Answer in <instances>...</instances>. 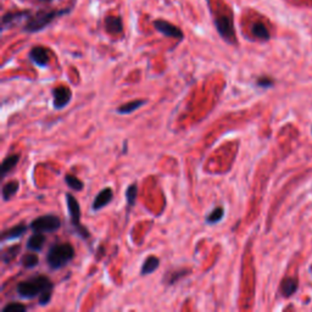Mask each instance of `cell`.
Instances as JSON below:
<instances>
[{
	"instance_id": "1",
	"label": "cell",
	"mask_w": 312,
	"mask_h": 312,
	"mask_svg": "<svg viewBox=\"0 0 312 312\" xmlns=\"http://www.w3.org/2000/svg\"><path fill=\"white\" fill-rule=\"evenodd\" d=\"M54 286L46 276H35L20 282L16 287V293L22 299L39 298V305L47 306L52 301Z\"/></svg>"
},
{
	"instance_id": "2",
	"label": "cell",
	"mask_w": 312,
	"mask_h": 312,
	"mask_svg": "<svg viewBox=\"0 0 312 312\" xmlns=\"http://www.w3.org/2000/svg\"><path fill=\"white\" fill-rule=\"evenodd\" d=\"M72 8L60 9V10H41L35 14H31L23 27V31L27 33H37L47 28L50 23L59 17L70 14Z\"/></svg>"
},
{
	"instance_id": "3",
	"label": "cell",
	"mask_w": 312,
	"mask_h": 312,
	"mask_svg": "<svg viewBox=\"0 0 312 312\" xmlns=\"http://www.w3.org/2000/svg\"><path fill=\"white\" fill-rule=\"evenodd\" d=\"M74 257V249L70 243H55L47 254V263L52 269H60L71 262Z\"/></svg>"
},
{
	"instance_id": "4",
	"label": "cell",
	"mask_w": 312,
	"mask_h": 312,
	"mask_svg": "<svg viewBox=\"0 0 312 312\" xmlns=\"http://www.w3.org/2000/svg\"><path fill=\"white\" fill-rule=\"evenodd\" d=\"M66 205H67L68 214H70V223L73 227L74 232L77 236H80L82 239H88L91 237L89 230L81 223V208L80 204L76 200V198L72 194H66Z\"/></svg>"
},
{
	"instance_id": "5",
	"label": "cell",
	"mask_w": 312,
	"mask_h": 312,
	"mask_svg": "<svg viewBox=\"0 0 312 312\" xmlns=\"http://www.w3.org/2000/svg\"><path fill=\"white\" fill-rule=\"evenodd\" d=\"M61 227V221L56 215H44L29 223V228L37 233H54Z\"/></svg>"
},
{
	"instance_id": "6",
	"label": "cell",
	"mask_w": 312,
	"mask_h": 312,
	"mask_svg": "<svg viewBox=\"0 0 312 312\" xmlns=\"http://www.w3.org/2000/svg\"><path fill=\"white\" fill-rule=\"evenodd\" d=\"M215 27L218 34L221 35L227 43H237L236 29L233 25V17L230 15H218L215 17Z\"/></svg>"
},
{
	"instance_id": "7",
	"label": "cell",
	"mask_w": 312,
	"mask_h": 312,
	"mask_svg": "<svg viewBox=\"0 0 312 312\" xmlns=\"http://www.w3.org/2000/svg\"><path fill=\"white\" fill-rule=\"evenodd\" d=\"M154 25V28L158 32H160L161 34L166 35L169 38H175V39H183L184 38V34H183L182 29L179 27H177L172 23L169 22V21L165 20H155L152 22Z\"/></svg>"
},
{
	"instance_id": "8",
	"label": "cell",
	"mask_w": 312,
	"mask_h": 312,
	"mask_svg": "<svg viewBox=\"0 0 312 312\" xmlns=\"http://www.w3.org/2000/svg\"><path fill=\"white\" fill-rule=\"evenodd\" d=\"M53 105L55 110H61L70 104L72 92L67 87H55L53 89Z\"/></svg>"
},
{
	"instance_id": "9",
	"label": "cell",
	"mask_w": 312,
	"mask_h": 312,
	"mask_svg": "<svg viewBox=\"0 0 312 312\" xmlns=\"http://www.w3.org/2000/svg\"><path fill=\"white\" fill-rule=\"evenodd\" d=\"M31 14L32 13L29 10H21V11H16V13L5 14L2 19V29L4 31V29L10 28V27L20 23L21 21H23V20L27 21V19L31 16Z\"/></svg>"
},
{
	"instance_id": "10",
	"label": "cell",
	"mask_w": 312,
	"mask_h": 312,
	"mask_svg": "<svg viewBox=\"0 0 312 312\" xmlns=\"http://www.w3.org/2000/svg\"><path fill=\"white\" fill-rule=\"evenodd\" d=\"M29 60L38 67H47L49 64V52L44 47H34L29 52Z\"/></svg>"
},
{
	"instance_id": "11",
	"label": "cell",
	"mask_w": 312,
	"mask_h": 312,
	"mask_svg": "<svg viewBox=\"0 0 312 312\" xmlns=\"http://www.w3.org/2000/svg\"><path fill=\"white\" fill-rule=\"evenodd\" d=\"M113 198V191L111 188H105L101 191H99L97 197H95L94 202L92 204V209L94 211H99V210L104 209L105 206H107L109 204L112 202Z\"/></svg>"
},
{
	"instance_id": "12",
	"label": "cell",
	"mask_w": 312,
	"mask_h": 312,
	"mask_svg": "<svg viewBox=\"0 0 312 312\" xmlns=\"http://www.w3.org/2000/svg\"><path fill=\"white\" fill-rule=\"evenodd\" d=\"M104 26L107 33L110 34H121L124 31V22L120 16L116 15H107L104 20Z\"/></svg>"
},
{
	"instance_id": "13",
	"label": "cell",
	"mask_w": 312,
	"mask_h": 312,
	"mask_svg": "<svg viewBox=\"0 0 312 312\" xmlns=\"http://www.w3.org/2000/svg\"><path fill=\"white\" fill-rule=\"evenodd\" d=\"M27 229H28V227L25 226L23 223H20V224H16V226L11 227L10 229L4 230V232L2 233V243L15 241V239H20L21 237L27 232Z\"/></svg>"
},
{
	"instance_id": "14",
	"label": "cell",
	"mask_w": 312,
	"mask_h": 312,
	"mask_svg": "<svg viewBox=\"0 0 312 312\" xmlns=\"http://www.w3.org/2000/svg\"><path fill=\"white\" fill-rule=\"evenodd\" d=\"M46 241H47V238L43 233L33 232V236L29 237V239L27 241V249L33 251V253L42 251L44 244H46Z\"/></svg>"
},
{
	"instance_id": "15",
	"label": "cell",
	"mask_w": 312,
	"mask_h": 312,
	"mask_svg": "<svg viewBox=\"0 0 312 312\" xmlns=\"http://www.w3.org/2000/svg\"><path fill=\"white\" fill-rule=\"evenodd\" d=\"M298 287H299V283L296 278H293V277L284 278L281 283L282 295H283L284 298H289V296H292L293 294L298 290Z\"/></svg>"
},
{
	"instance_id": "16",
	"label": "cell",
	"mask_w": 312,
	"mask_h": 312,
	"mask_svg": "<svg viewBox=\"0 0 312 312\" xmlns=\"http://www.w3.org/2000/svg\"><path fill=\"white\" fill-rule=\"evenodd\" d=\"M20 161V155L14 154V155H9L8 158L4 159V161L2 163V166H0V177L3 178H5L9 172H10L11 170L15 169V166H16L17 163Z\"/></svg>"
},
{
	"instance_id": "17",
	"label": "cell",
	"mask_w": 312,
	"mask_h": 312,
	"mask_svg": "<svg viewBox=\"0 0 312 312\" xmlns=\"http://www.w3.org/2000/svg\"><path fill=\"white\" fill-rule=\"evenodd\" d=\"M146 103V100H143V99H137V100H132L130 103L121 105L120 107H117V113H120V115H130V113L134 112V111H137L138 109H140V107L143 106L144 104Z\"/></svg>"
},
{
	"instance_id": "18",
	"label": "cell",
	"mask_w": 312,
	"mask_h": 312,
	"mask_svg": "<svg viewBox=\"0 0 312 312\" xmlns=\"http://www.w3.org/2000/svg\"><path fill=\"white\" fill-rule=\"evenodd\" d=\"M159 266H160V260H159L158 257H156V256L146 257V259L144 260V262L142 265L140 275H142V276L150 275V273L156 271V269L159 268Z\"/></svg>"
},
{
	"instance_id": "19",
	"label": "cell",
	"mask_w": 312,
	"mask_h": 312,
	"mask_svg": "<svg viewBox=\"0 0 312 312\" xmlns=\"http://www.w3.org/2000/svg\"><path fill=\"white\" fill-rule=\"evenodd\" d=\"M189 269L182 268V269H176V271L169 272L166 276L164 277V283L167 284V286H173L176 284L179 280H182L183 277L189 275Z\"/></svg>"
},
{
	"instance_id": "20",
	"label": "cell",
	"mask_w": 312,
	"mask_h": 312,
	"mask_svg": "<svg viewBox=\"0 0 312 312\" xmlns=\"http://www.w3.org/2000/svg\"><path fill=\"white\" fill-rule=\"evenodd\" d=\"M251 33H253L255 38L261 39V41H268L271 38L268 29H267V27L262 22H255L251 26Z\"/></svg>"
},
{
	"instance_id": "21",
	"label": "cell",
	"mask_w": 312,
	"mask_h": 312,
	"mask_svg": "<svg viewBox=\"0 0 312 312\" xmlns=\"http://www.w3.org/2000/svg\"><path fill=\"white\" fill-rule=\"evenodd\" d=\"M19 188H20V184L17 181L8 182L7 184L3 185V190H2L3 200H4V202H8V200H10L11 198H13L14 195L17 193Z\"/></svg>"
},
{
	"instance_id": "22",
	"label": "cell",
	"mask_w": 312,
	"mask_h": 312,
	"mask_svg": "<svg viewBox=\"0 0 312 312\" xmlns=\"http://www.w3.org/2000/svg\"><path fill=\"white\" fill-rule=\"evenodd\" d=\"M21 247L20 245H13V247H10L9 249H7L5 251H3L2 254V260L4 263H10L11 261H13L15 257L17 256V255L20 254Z\"/></svg>"
},
{
	"instance_id": "23",
	"label": "cell",
	"mask_w": 312,
	"mask_h": 312,
	"mask_svg": "<svg viewBox=\"0 0 312 312\" xmlns=\"http://www.w3.org/2000/svg\"><path fill=\"white\" fill-rule=\"evenodd\" d=\"M137 195H138V184L133 183L126 190V199H127L128 208L132 209L134 206V204L137 202Z\"/></svg>"
},
{
	"instance_id": "24",
	"label": "cell",
	"mask_w": 312,
	"mask_h": 312,
	"mask_svg": "<svg viewBox=\"0 0 312 312\" xmlns=\"http://www.w3.org/2000/svg\"><path fill=\"white\" fill-rule=\"evenodd\" d=\"M224 216V211L223 209L220 208H215L214 210H212L211 212L208 215V217H206V223L209 224H216L218 223V222L222 221V218H223Z\"/></svg>"
},
{
	"instance_id": "25",
	"label": "cell",
	"mask_w": 312,
	"mask_h": 312,
	"mask_svg": "<svg viewBox=\"0 0 312 312\" xmlns=\"http://www.w3.org/2000/svg\"><path fill=\"white\" fill-rule=\"evenodd\" d=\"M65 182H66V184H67L71 189H73V190L81 191V190H83V188H85V184H83V182L80 181L77 177H74L72 175H66L65 176Z\"/></svg>"
},
{
	"instance_id": "26",
	"label": "cell",
	"mask_w": 312,
	"mask_h": 312,
	"mask_svg": "<svg viewBox=\"0 0 312 312\" xmlns=\"http://www.w3.org/2000/svg\"><path fill=\"white\" fill-rule=\"evenodd\" d=\"M21 263L26 268H34L39 263V259L35 254H26L21 259Z\"/></svg>"
},
{
	"instance_id": "27",
	"label": "cell",
	"mask_w": 312,
	"mask_h": 312,
	"mask_svg": "<svg viewBox=\"0 0 312 312\" xmlns=\"http://www.w3.org/2000/svg\"><path fill=\"white\" fill-rule=\"evenodd\" d=\"M26 306L21 302H9L7 306H4L3 312H26Z\"/></svg>"
},
{
	"instance_id": "28",
	"label": "cell",
	"mask_w": 312,
	"mask_h": 312,
	"mask_svg": "<svg viewBox=\"0 0 312 312\" xmlns=\"http://www.w3.org/2000/svg\"><path fill=\"white\" fill-rule=\"evenodd\" d=\"M273 85H275V81L271 77H260L256 81V86L260 87V88H271Z\"/></svg>"
},
{
	"instance_id": "29",
	"label": "cell",
	"mask_w": 312,
	"mask_h": 312,
	"mask_svg": "<svg viewBox=\"0 0 312 312\" xmlns=\"http://www.w3.org/2000/svg\"><path fill=\"white\" fill-rule=\"evenodd\" d=\"M39 2H41V3H52V2H54V0H39Z\"/></svg>"
}]
</instances>
